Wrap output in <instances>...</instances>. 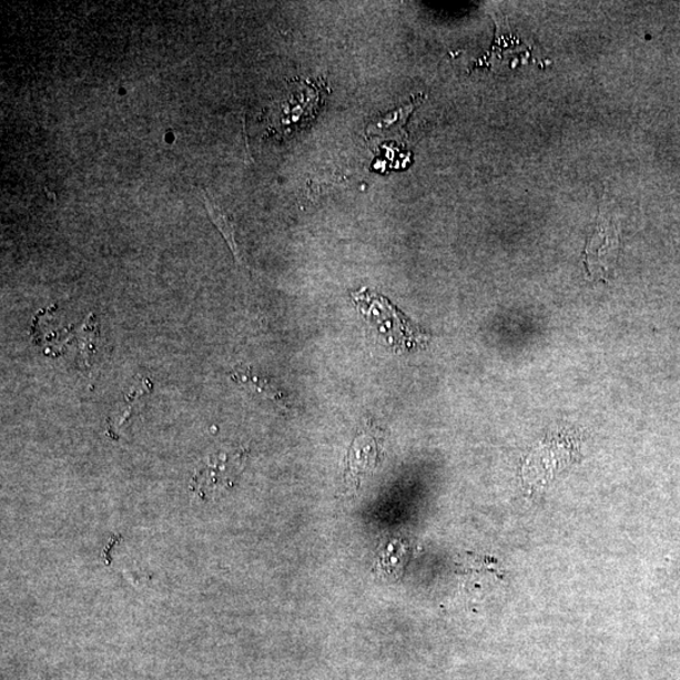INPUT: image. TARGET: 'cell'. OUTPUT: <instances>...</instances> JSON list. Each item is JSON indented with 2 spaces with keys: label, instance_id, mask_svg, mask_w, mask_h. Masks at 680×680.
<instances>
[{
  "label": "cell",
  "instance_id": "cell-1",
  "mask_svg": "<svg viewBox=\"0 0 680 680\" xmlns=\"http://www.w3.org/2000/svg\"><path fill=\"white\" fill-rule=\"evenodd\" d=\"M354 301L358 305H367L366 312L371 314L372 321L378 324V328L387 334L393 343H398L399 347L414 348L422 346L426 341L423 332L418 331L403 313L396 311L385 297L374 293L365 292L353 294Z\"/></svg>",
  "mask_w": 680,
  "mask_h": 680
},
{
  "label": "cell",
  "instance_id": "cell-2",
  "mask_svg": "<svg viewBox=\"0 0 680 680\" xmlns=\"http://www.w3.org/2000/svg\"><path fill=\"white\" fill-rule=\"evenodd\" d=\"M244 455L245 451L240 450L210 455L195 471L191 489L201 498H210L234 486L245 461Z\"/></svg>",
  "mask_w": 680,
  "mask_h": 680
},
{
  "label": "cell",
  "instance_id": "cell-3",
  "mask_svg": "<svg viewBox=\"0 0 680 680\" xmlns=\"http://www.w3.org/2000/svg\"><path fill=\"white\" fill-rule=\"evenodd\" d=\"M619 234L617 227L607 219L600 217L598 229L587 241L583 261L587 273L592 278L607 281L615 261L618 258Z\"/></svg>",
  "mask_w": 680,
  "mask_h": 680
},
{
  "label": "cell",
  "instance_id": "cell-4",
  "mask_svg": "<svg viewBox=\"0 0 680 680\" xmlns=\"http://www.w3.org/2000/svg\"><path fill=\"white\" fill-rule=\"evenodd\" d=\"M378 458V443L374 436L362 434L353 442L347 461L348 484L361 483L372 469L375 468Z\"/></svg>",
  "mask_w": 680,
  "mask_h": 680
},
{
  "label": "cell",
  "instance_id": "cell-5",
  "mask_svg": "<svg viewBox=\"0 0 680 680\" xmlns=\"http://www.w3.org/2000/svg\"><path fill=\"white\" fill-rule=\"evenodd\" d=\"M231 378L236 382V384L253 390V393L261 397L272 400L275 405L285 409L291 408V403H288L286 395L273 379L256 375L251 368H237L234 374L231 375Z\"/></svg>",
  "mask_w": 680,
  "mask_h": 680
},
{
  "label": "cell",
  "instance_id": "cell-6",
  "mask_svg": "<svg viewBox=\"0 0 680 680\" xmlns=\"http://www.w3.org/2000/svg\"><path fill=\"white\" fill-rule=\"evenodd\" d=\"M153 390L152 380L149 378H142L141 384L135 385L130 389V393L125 396L123 404H120L118 412L109 417L108 420V434L114 437L120 427H123L129 418L135 414V409L142 404V398L151 395Z\"/></svg>",
  "mask_w": 680,
  "mask_h": 680
},
{
  "label": "cell",
  "instance_id": "cell-7",
  "mask_svg": "<svg viewBox=\"0 0 680 680\" xmlns=\"http://www.w3.org/2000/svg\"><path fill=\"white\" fill-rule=\"evenodd\" d=\"M416 105L417 102L414 101L413 104L400 108L386 118L378 119L376 123L368 126L367 133L371 135H376L388 132H399V130L406 124L409 114L413 113Z\"/></svg>",
  "mask_w": 680,
  "mask_h": 680
},
{
  "label": "cell",
  "instance_id": "cell-8",
  "mask_svg": "<svg viewBox=\"0 0 680 680\" xmlns=\"http://www.w3.org/2000/svg\"><path fill=\"white\" fill-rule=\"evenodd\" d=\"M204 203H206L211 220L214 222V225L219 227V230L222 232V235L225 236V238L227 240L232 253H234L236 257H240L238 248L234 238V231H232L227 219L223 216L222 212L216 206H214V204L209 199H204Z\"/></svg>",
  "mask_w": 680,
  "mask_h": 680
}]
</instances>
